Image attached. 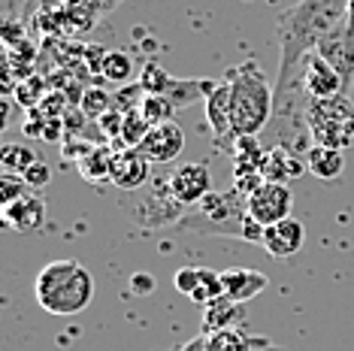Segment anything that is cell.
I'll return each mask as SVG.
<instances>
[{
	"label": "cell",
	"instance_id": "6",
	"mask_svg": "<svg viewBox=\"0 0 354 351\" xmlns=\"http://www.w3.org/2000/svg\"><path fill=\"white\" fill-rule=\"evenodd\" d=\"M248 215L257 221L261 227H270L276 221H285L291 218V209H294V194L285 182H263L257 191L248 194Z\"/></svg>",
	"mask_w": 354,
	"mask_h": 351
},
{
	"label": "cell",
	"instance_id": "5",
	"mask_svg": "<svg viewBox=\"0 0 354 351\" xmlns=\"http://www.w3.org/2000/svg\"><path fill=\"white\" fill-rule=\"evenodd\" d=\"M306 124H309L312 142L330 149H348L354 142V103L348 94L336 97L306 100Z\"/></svg>",
	"mask_w": 354,
	"mask_h": 351
},
{
	"label": "cell",
	"instance_id": "20",
	"mask_svg": "<svg viewBox=\"0 0 354 351\" xmlns=\"http://www.w3.org/2000/svg\"><path fill=\"white\" fill-rule=\"evenodd\" d=\"M218 297H224L221 273L218 269H209V267H197V282H194V291H191L188 300L200 303V306H209V303Z\"/></svg>",
	"mask_w": 354,
	"mask_h": 351
},
{
	"label": "cell",
	"instance_id": "22",
	"mask_svg": "<svg viewBox=\"0 0 354 351\" xmlns=\"http://www.w3.org/2000/svg\"><path fill=\"white\" fill-rule=\"evenodd\" d=\"M112 155L115 151H109L106 146L100 149H91L88 155L79 161V170H82V176L88 182H97V179H109V167H112Z\"/></svg>",
	"mask_w": 354,
	"mask_h": 351
},
{
	"label": "cell",
	"instance_id": "2",
	"mask_svg": "<svg viewBox=\"0 0 354 351\" xmlns=\"http://www.w3.org/2000/svg\"><path fill=\"white\" fill-rule=\"evenodd\" d=\"M224 79L230 82V118L236 140L261 137L270 118L276 115V88L267 82L257 61L239 64Z\"/></svg>",
	"mask_w": 354,
	"mask_h": 351
},
{
	"label": "cell",
	"instance_id": "26",
	"mask_svg": "<svg viewBox=\"0 0 354 351\" xmlns=\"http://www.w3.org/2000/svg\"><path fill=\"white\" fill-rule=\"evenodd\" d=\"M21 182H25L28 188H34V191L46 188V185L52 182V167H49V164H43V161L30 164L28 170H25V176H21Z\"/></svg>",
	"mask_w": 354,
	"mask_h": 351
},
{
	"label": "cell",
	"instance_id": "15",
	"mask_svg": "<svg viewBox=\"0 0 354 351\" xmlns=\"http://www.w3.org/2000/svg\"><path fill=\"white\" fill-rule=\"evenodd\" d=\"M221 285H224V297L245 306V303L254 300L261 291H267L270 278L252 267H230L221 273Z\"/></svg>",
	"mask_w": 354,
	"mask_h": 351
},
{
	"label": "cell",
	"instance_id": "12",
	"mask_svg": "<svg viewBox=\"0 0 354 351\" xmlns=\"http://www.w3.org/2000/svg\"><path fill=\"white\" fill-rule=\"evenodd\" d=\"M136 149H140L155 167H164V164H170V161H176V158L182 155V149H185V131L176 122L155 124L146 133V140H142Z\"/></svg>",
	"mask_w": 354,
	"mask_h": 351
},
{
	"label": "cell",
	"instance_id": "14",
	"mask_svg": "<svg viewBox=\"0 0 354 351\" xmlns=\"http://www.w3.org/2000/svg\"><path fill=\"white\" fill-rule=\"evenodd\" d=\"M3 221L15 234H39L46 225V203L39 194H21L19 200L3 206Z\"/></svg>",
	"mask_w": 354,
	"mask_h": 351
},
{
	"label": "cell",
	"instance_id": "27",
	"mask_svg": "<svg viewBox=\"0 0 354 351\" xmlns=\"http://www.w3.org/2000/svg\"><path fill=\"white\" fill-rule=\"evenodd\" d=\"M25 182L19 179V176H0V203L10 206L12 200H19L21 194H25Z\"/></svg>",
	"mask_w": 354,
	"mask_h": 351
},
{
	"label": "cell",
	"instance_id": "16",
	"mask_svg": "<svg viewBox=\"0 0 354 351\" xmlns=\"http://www.w3.org/2000/svg\"><path fill=\"white\" fill-rule=\"evenodd\" d=\"M306 167V158H300L297 151L291 149H281V146H270L263 151V164H261V173L267 182H291V179H300Z\"/></svg>",
	"mask_w": 354,
	"mask_h": 351
},
{
	"label": "cell",
	"instance_id": "30",
	"mask_svg": "<svg viewBox=\"0 0 354 351\" xmlns=\"http://www.w3.org/2000/svg\"><path fill=\"white\" fill-rule=\"evenodd\" d=\"M345 25L354 30V0H348V12H345Z\"/></svg>",
	"mask_w": 354,
	"mask_h": 351
},
{
	"label": "cell",
	"instance_id": "25",
	"mask_svg": "<svg viewBox=\"0 0 354 351\" xmlns=\"http://www.w3.org/2000/svg\"><path fill=\"white\" fill-rule=\"evenodd\" d=\"M109 109H112V97H109V94L97 91V88H88L85 97H82V113L91 115V118H100V115H106Z\"/></svg>",
	"mask_w": 354,
	"mask_h": 351
},
{
	"label": "cell",
	"instance_id": "8",
	"mask_svg": "<svg viewBox=\"0 0 354 351\" xmlns=\"http://www.w3.org/2000/svg\"><path fill=\"white\" fill-rule=\"evenodd\" d=\"M170 194L185 206V209L197 206L203 197L212 194V173H209V167L200 164V161L176 167L170 173Z\"/></svg>",
	"mask_w": 354,
	"mask_h": 351
},
{
	"label": "cell",
	"instance_id": "11",
	"mask_svg": "<svg viewBox=\"0 0 354 351\" xmlns=\"http://www.w3.org/2000/svg\"><path fill=\"white\" fill-rule=\"evenodd\" d=\"M203 103H206V122L215 133V142H218L227 155H233L236 133H233V118H230V82L227 79L215 82V88L209 91V97Z\"/></svg>",
	"mask_w": 354,
	"mask_h": 351
},
{
	"label": "cell",
	"instance_id": "18",
	"mask_svg": "<svg viewBox=\"0 0 354 351\" xmlns=\"http://www.w3.org/2000/svg\"><path fill=\"white\" fill-rule=\"evenodd\" d=\"M245 324V309L243 303H233L230 297H218L209 306H203V333H218V330H236Z\"/></svg>",
	"mask_w": 354,
	"mask_h": 351
},
{
	"label": "cell",
	"instance_id": "3",
	"mask_svg": "<svg viewBox=\"0 0 354 351\" xmlns=\"http://www.w3.org/2000/svg\"><path fill=\"white\" fill-rule=\"evenodd\" d=\"M245 200L248 197L239 194L236 188L221 191V194L212 191L197 206L185 209V215L179 218V227L197 230V234H221V236L248 239V243H261L263 227L248 215Z\"/></svg>",
	"mask_w": 354,
	"mask_h": 351
},
{
	"label": "cell",
	"instance_id": "29",
	"mask_svg": "<svg viewBox=\"0 0 354 351\" xmlns=\"http://www.w3.org/2000/svg\"><path fill=\"white\" fill-rule=\"evenodd\" d=\"M176 351H206V333H200V336H194L191 342H185V345H179Z\"/></svg>",
	"mask_w": 354,
	"mask_h": 351
},
{
	"label": "cell",
	"instance_id": "13",
	"mask_svg": "<svg viewBox=\"0 0 354 351\" xmlns=\"http://www.w3.org/2000/svg\"><path fill=\"white\" fill-rule=\"evenodd\" d=\"M303 239H306V230H303L300 221H297L294 215H291V218L276 221V225L263 227L261 245L267 249L270 258L285 260V258H294V254L303 249Z\"/></svg>",
	"mask_w": 354,
	"mask_h": 351
},
{
	"label": "cell",
	"instance_id": "28",
	"mask_svg": "<svg viewBox=\"0 0 354 351\" xmlns=\"http://www.w3.org/2000/svg\"><path fill=\"white\" fill-rule=\"evenodd\" d=\"M176 291L185 294V297H191V291H194V282H197V267H182L179 273H176Z\"/></svg>",
	"mask_w": 354,
	"mask_h": 351
},
{
	"label": "cell",
	"instance_id": "4",
	"mask_svg": "<svg viewBox=\"0 0 354 351\" xmlns=\"http://www.w3.org/2000/svg\"><path fill=\"white\" fill-rule=\"evenodd\" d=\"M34 294H37V303L49 315H58V318L79 315L94 300V276L79 260H70V258L52 260L39 269L34 282Z\"/></svg>",
	"mask_w": 354,
	"mask_h": 351
},
{
	"label": "cell",
	"instance_id": "7",
	"mask_svg": "<svg viewBox=\"0 0 354 351\" xmlns=\"http://www.w3.org/2000/svg\"><path fill=\"white\" fill-rule=\"evenodd\" d=\"M315 52L336 70V73L342 76L345 94H348L351 85H354V30L342 21L339 28H333L324 39H321Z\"/></svg>",
	"mask_w": 354,
	"mask_h": 351
},
{
	"label": "cell",
	"instance_id": "10",
	"mask_svg": "<svg viewBox=\"0 0 354 351\" xmlns=\"http://www.w3.org/2000/svg\"><path fill=\"white\" fill-rule=\"evenodd\" d=\"M151 164L140 149H118L112 155L109 167V182L122 191H140L151 182Z\"/></svg>",
	"mask_w": 354,
	"mask_h": 351
},
{
	"label": "cell",
	"instance_id": "23",
	"mask_svg": "<svg viewBox=\"0 0 354 351\" xmlns=\"http://www.w3.org/2000/svg\"><path fill=\"white\" fill-rule=\"evenodd\" d=\"M131 70H133V61L127 52H106L100 58V73L109 79V82H127L131 79Z\"/></svg>",
	"mask_w": 354,
	"mask_h": 351
},
{
	"label": "cell",
	"instance_id": "21",
	"mask_svg": "<svg viewBox=\"0 0 354 351\" xmlns=\"http://www.w3.org/2000/svg\"><path fill=\"white\" fill-rule=\"evenodd\" d=\"M0 161H3V170L6 176H25V170L30 164H37V151L30 146H15V142H6L3 149H0Z\"/></svg>",
	"mask_w": 354,
	"mask_h": 351
},
{
	"label": "cell",
	"instance_id": "19",
	"mask_svg": "<svg viewBox=\"0 0 354 351\" xmlns=\"http://www.w3.org/2000/svg\"><path fill=\"white\" fill-rule=\"evenodd\" d=\"M306 167H309V173L315 176L321 182H333L339 179L345 173V155L342 149H330V146H318V142H312V149L306 151Z\"/></svg>",
	"mask_w": 354,
	"mask_h": 351
},
{
	"label": "cell",
	"instance_id": "9",
	"mask_svg": "<svg viewBox=\"0 0 354 351\" xmlns=\"http://www.w3.org/2000/svg\"><path fill=\"white\" fill-rule=\"evenodd\" d=\"M300 82H303V94L306 100H321V97H336L345 94V82L330 64L321 58L318 52L306 55L303 70H300Z\"/></svg>",
	"mask_w": 354,
	"mask_h": 351
},
{
	"label": "cell",
	"instance_id": "24",
	"mask_svg": "<svg viewBox=\"0 0 354 351\" xmlns=\"http://www.w3.org/2000/svg\"><path fill=\"white\" fill-rule=\"evenodd\" d=\"M142 115H146V122L155 127V124H164V122H173V100L164 97V94H146V100H142Z\"/></svg>",
	"mask_w": 354,
	"mask_h": 351
},
{
	"label": "cell",
	"instance_id": "1",
	"mask_svg": "<svg viewBox=\"0 0 354 351\" xmlns=\"http://www.w3.org/2000/svg\"><path fill=\"white\" fill-rule=\"evenodd\" d=\"M348 12V0H297L279 15V76H276V115H297V94L303 91L300 70L306 55L318 49L333 28H339Z\"/></svg>",
	"mask_w": 354,
	"mask_h": 351
},
{
	"label": "cell",
	"instance_id": "17",
	"mask_svg": "<svg viewBox=\"0 0 354 351\" xmlns=\"http://www.w3.org/2000/svg\"><path fill=\"white\" fill-rule=\"evenodd\" d=\"M206 351H281L276 348L267 336H254V333L243 330H218V333H206Z\"/></svg>",
	"mask_w": 354,
	"mask_h": 351
}]
</instances>
